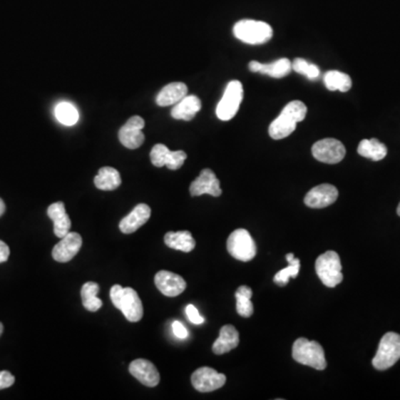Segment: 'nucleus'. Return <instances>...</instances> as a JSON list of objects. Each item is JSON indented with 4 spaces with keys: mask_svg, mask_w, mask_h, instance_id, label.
I'll return each instance as SVG.
<instances>
[{
    "mask_svg": "<svg viewBox=\"0 0 400 400\" xmlns=\"http://www.w3.org/2000/svg\"><path fill=\"white\" fill-rule=\"evenodd\" d=\"M306 115L307 107L302 101H290L284 107L280 116L270 123V136L276 140L286 138L296 130V125L304 120Z\"/></svg>",
    "mask_w": 400,
    "mask_h": 400,
    "instance_id": "obj_1",
    "label": "nucleus"
},
{
    "mask_svg": "<svg viewBox=\"0 0 400 400\" xmlns=\"http://www.w3.org/2000/svg\"><path fill=\"white\" fill-rule=\"evenodd\" d=\"M111 299L128 322H139L144 316L143 302L136 290L131 287L123 288L120 284H115L111 289Z\"/></svg>",
    "mask_w": 400,
    "mask_h": 400,
    "instance_id": "obj_2",
    "label": "nucleus"
},
{
    "mask_svg": "<svg viewBox=\"0 0 400 400\" xmlns=\"http://www.w3.org/2000/svg\"><path fill=\"white\" fill-rule=\"evenodd\" d=\"M292 358L302 365L309 366L317 370L327 367L325 352L319 342L298 338L292 345Z\"/></svg>",
    "mask_w": 400,
    "mask_h": 400,
    "instance_id": "obj_3",
    "label": "nucleus"
},
{
    "mask_svg": "<svg viewBox=\"0 0 400 400\" xmlns=\"http://www.w3.org/2000/svg\"><path fill=\"white\" fill-rule=\"evenodd\" d=\"M232 31L237 39L248 45H262L272 37V26L252 19H244L235 24Z\"/></svg>",
    "mask_w": 400,
    "mask_h": 400,
    "instance_id": "obj_4",
    "label": "nucleus"
},
{
    "mask_svg": "<svg viewBox=\"0 0 400 400\" xmlns=\"http://www.w3.org/2000/svg\"><path fill=\"white\" fill-rule=\"evenodd\" d=\"M315 270L318 277L326 287H336L344 280L339 255L334 250L326 252L325 254L318 257L316 260Z\"/></svg>",
    "mask_w": 400,
    "mask_h": 400,
    "instance_id": "obj_5",
    "label": "nucleus"
},
{
    "mask_svg": "<svg viewBox=\"0 0 400 400\" xmlns=\"http://www.w3.org/2000/svg\"><path fill=\"white\" fill-rule=\"evenodd\" d=\"M400 359V335L389 332L383 336L378 346L373 366L377 370H387Z\"/></svg>",
    "mask_w": 400,
    "mask_h": 400,
    "instance_id": "obj_6",
    "label": "nucleus"
},
{
    "mask_svg": "<svg viewBox=\"0 0 400 400\" xmlns=\"http://www.w3.org/2000/svg\"><path fill=\"white\" fill-rule=\"evenodd\" d=\"M227 250L235 260L250 262L257 254L256 242L248 230L240 228L232 232L228 237Z\"/></svg>",
    "mask_w": 400,
    "mask_h": 400,
    "instance_id": "obj_7",
    "label": "nucleus"
},
{
    "mask_svg": "<svg viewBox=\"0 0 400 400\" xmlns=\"http://www.w3.org/2000/svg\"><path fill=\"white\" fill-rule=\"evenodd\" d=\"M244 97V88L240 81H232L227 85L224 96L219 101L216 113L220 120L228 121L236 116Z\"/></svg>",
    "mask_w": 400,
    "mask_h": 400,
    "instance_id": "obj_8",
    "label": "nucleus"
},
{
    "mask_svg": "<svg viewBox=\"0 0 400 400\" xmlns=\"http://www.w3.org/2000/svg\"><path fill=\"white\" fill-rule=\"evenodd\" d=\"M312 154L320 163L334 165L345 158L346 148L342 141L337 139L325 138L314 144Z\"/></svg>",
    "mask_w": 400,
    "mask_h": 400,
    "instance_id": "obj_9",
    "label": "nucleus"
},
{
    "mask_svg": "<svg viewBox=\"0 0 400 400\" xmlns=\"http://www.w3.org/2000/svg\"><path fill=\"white\" fill-rule=\"evenodd\" d=\"M150 159L155 167L160 168L166 166L170 170H177L182 168L187 159V154L183 150L171 151L165 145L157 144L151 149Z\"/></svg>",
    "mask_w": 400,
    "mask_h": 400,
    "instance_id": "obj_10",
    "label": "nucleus"
},
{
    "mask_svg": "<svg viewBox=\"0 0 400 400\" xmlns=\"http://www.w3.org/2000/svg\"><path fill=\"white\" fill-rule=\"evenodd\" d=\"M192 384L200 393H210L226 384V376L210 367H202L192 375Z\"/></svg>",
    "mask_w": 400,
    "mask_h": 400,
    "instance_id": "obj_11",
    "label": "nucleus"
},
{
    "mask_svg": "<svg viewBox=\"0 0 400 400\" xmlns=\"http://www.w3.org/2000/svg\"><path fill=\"white\" fill-rule=\"evenodd\" d=\"M145 120L140 116H133L121 127L118 133L121 144L128 149H137L144 144L145 135L143 128Z\"/></svg>",
    "mask_w": 400,
    "mask_h": 400,
    "instance_id": "obj_12",
    "label": "nucleus"
},
{
    "mask_svg": "<svg viewBox=\"0 0 400 400\" xmlns=\"http://www.w3.org/2000/svg\"><path fill=\"white\" fill-rule=\"evenodd\" d=\"M339 193L334 185L322 184L310 189L304 196V202L310 208L322 209L334 204Z\"/></svg>",
    "mask_w": 400,
    "mask_h": 400,
    "instance_id": "obj_13",
    "label": "nucleus"
},
{
    "mask_svg": "<svg viewBox=\"0 0 400 400\" xmlns=\"http://www.w3.org/2000/svg\"><path fill=\"white\" fill-rule=\"evenodd\" d=\"M189 192L193 197L202 196L208 194L210 196L219 197L222 190L220 182L212 169H202V173L190 185Z\"/></svg>",
    "mask_w": 400,
    "mask_h": 400,
    "instance_id": "obj_14",
    "label": "nucleus"
},
{
    "mask_svg": "<svg viewBox=\"0 0 400 400\" xmlns=\"http://www.w3.org/2000/svg\"><path fill=\"white\" fill-rule=\"evenodd\" d=\"M155 284L161 294L167 297H177L186 289L187 284L184 278L174 272L160 270L155 276Z\"/></svg>",
    "mask_w": 400,
    "mask_h": 400,
    "instance_id": "obj_15",
    "label": "nucleus"
},
{
    "mask_svg": "<svg viewBox=\"0 0 400 400\" xmlns=\"http://www.w3.org/2000/svg\"><path fill=\"white\" fill-rule=\"evenodd\" d=\"M83 245V238L77 232H68L61 238V242L53 247V260L58 262H68L78 254Z\"/></svg>",
    "mask_w": 400,
    "mask_h": 400,
    "instance_id": "obj_16",
    "label": "nucleus"
},
{
    "mask_svg": "<svg viewBox=\"0 0 400 400\" xmlns=\"http://www.w3.org/2000/svg\"><path fill=\"white\" fill-rule=\"evenodd\" d=\"M129 373L147 387H156L160 381V375L156 366L149 360H133L129 365Z\"/></svg>",
    "mask_w": 400,
    "mask_h": 400,
    "instance_id": "obj_17",
    "label": "nucleus"
},
{
    "mask_svg": "<svg viewBox=\"0 0 400 400\" xmlns=\"http://www.w3.org/2000/svg\"><path fill=\"white\" fill-rule=\"evenodd\" d=\"M151 216V209L148 205L139 204L119 222V230L123 234H133L141 226H144Z\"/></svg>",
    "mask_w": 400,
    "mask_h": 400,
    "instance_id": "obj_18",
    "label": "nucleus"
},
{
    "mask_svg": "<svg viewBox=\"0 0 400 400\" xmlns=\"http://www.w3.org/2000/svg\"><path fill=\"white\" fill-rule=\"evenodd\" d=\"M248 68L252 73H260L270 76L272 78H282L289 75L292 71V61L287 58H280L270 63H260L258 61H250Z\"/></svg>",
    "mask_w": 400,
    "mask_h": 400,
    "instance_id": "obj_19",
    "label": "nucleus"
},
{
    "mask_svg": "<svg viewBox=\"0 0 400 400\" xmlns=\"http://www.w3.org/2000/svg\"><path fill=\"white\" fill-rule=\"evenodd\" d=\"M47 215L53 222V232L58 238H63L71 232V220L66 212L65 204L61 202L51 205L47 209Z\"/></svg>",
    "mask_w": 400,
    "mask_h": 400,
    "instance_id": "obj_20",
    "label": "nucleus"
},
{
    "mask_svg": "<svg viewBox=\"0 0 400 400\" xmlns=\"http://www.w3.org/2000/svg\"><path fill=\"white\" fill-rule=\"evenodd\" d=\"M202 109V101L195 95H187L171 109V117L177 120H192Z\"/></svg>",
    "mask_w": 400,
    "mask_h": 400,
    "instance_id": "obj_21",
    "label": "nucleus"
},
{
    "mask_svg": "<svg viewBox=\"0 0 400 400\" xmlns=\"http://www.w3.org/2000/svg\"><path fill=\"white\" fill-rule=\"evenodd\" d=\"M240 345V334L232 325H225L219 332V337L212 345V352L216 355H224Z\"/></svg>",
    "mask_w": 400,
    "mask_h": 400,
    "instance_id": "obj_22",
    "label": "nucleus"
},
{
    "mask_svg": "<svg viewBox=\"0 0 400 400\" xmlns=\"http://www.w3.org/2000/svg\"><path fill=\"white\" fill-rule=\"evenodd\" d=\"M187 93H188V87L184 83H169L159 91L156 98L157 105L161 107L176 105L187 96Z\"/></svg>",
    "mask_w": 400,
    "mask_h": 400,
    "instance_id": "obj_23",
    "label": "nucleus"
},
{
    "mask_svg": "<svg viewBox=\"0 0 400 400\" xmlns=\"http://www.w3.org/2000/svg\"><path fill=\"white\" fill-rule=\"evenodd\" d=\"M165 244L169 248L184 252H193L196 247L194 237H193L192 232H188V230L167 232L165 235Z\"/></svg>",
    "mask_w": 400,
    "mask_h": 400,
    "instance_id": "obj_24",
    "label": "nucleus"
},
{
    "mask_svg": "<svg viewBox=\"0 0 400 400\" xmlns=\"http://www.w3.org/2000/svg\"><path fill=\"white\" fill-rule=\"evenodd\" d=\"M95 186L101 190L109 192L115 190L121 185V177L119 171L113 167H103L99 169L98 175L93 179Z\"/></svg>",
    "mask_w": 400,
    "mask_h": 400,
    "instance_id": "obj_25",
    "label": "nucleus"
},
{
    "mask_svg": "<svg viewBox=\"0 0 400 400\" xmlns=\"http://www.w3.org/2000/svg\"><path fill=\"white\" fill-rule=\"evenodd\" d=\"M358 154L374 161L383 160L387 156V147L378 139H364L358 145Z\"/></svg>",
    "mask_w": 400,
    "mask_h": 400,
    "instance_id": "obj_26",
    "label": "nucleus"
},
{
    "mask_svg": "<svg viewBox=\"0 0 400 400\" xmlns=\"http://www.w3.org/2000/svg\"><path fill=\"white\" fill-rule=\"evenodd\" d=\"M99 284L95 282H88L81 287V302L83 307L88 312H98L103 307V302L98 298Z\"/></svg>",
    "mask_w": 400,
    "mask_h": 400,
    "instance_id": "obj_27",
    "label": "nucleus"
},
{
    "mask_svg": "<svg viewBox=\"0 0 400 400\" xmlns=\"http://www.w3.org/2000/svg\"><path fill=\"white\" fill-rule=\"evenodd\" d=\"M326 88L332 91H342L346 93L352 88V81L347 73L338 71H330L324 77Z\"/></svg>",
    "mask_w": 400,
    "mask_h": 400,
    "instance_id": "obj_28",
    "label": "nucleus"
},
{
    "mask_svg": "<svg viewBox=\"0 0 400 400\" xmlns=\"http://www.w3.org/2000/svg\"><path fill=\"white\" fill-rule=\"evenodd\" d=\"M237 312L242 317L248 318L254 314V304L252 302V290L248 286H240L236 294Z\"/></svg>",
    "mask_w": 400,
    "mask_h": 400,
    "instance_id": "obj_29",
    "label": "nucleus"
},
{
    "mask_svg": "<svg viewBox=\"0 0 400 400\" xmlns=\"http://www.w3.org/2000/svg\"><path fill=\"white\" fill-rule=\"evenodd\" d=\"M56 118L65 126H73L79 119L78 111L73 103H59L55 108Z\"/></svg>",
    "mask_w": 400,
    "mask_h": 400,
    "instance_id": "obj_30",
    "label": "nucleus"
},
{
    "mask_svg": "<svg viewBox=\"0 0 400 400\" xmlns=\"http://www.w3.org/2000/svg\"><path fill=\"white\" fill-rule=\"evenodd\" d=\"M292 69H294L296 73L306 76L310 81H316V79L320 77V69L318 68L317 66L314 65V63H308V61H304V59L296 58L292 61Z\"/></svg>",
    "mask_w": 400,
    "mask_h": 400,
    "instance_id": "obj_31",
    "label": "nucleus"
},
{
    "mask_svg": "<svg viewBox=\"0 0 400 400\" xmlns=\"http://www.w3.org/2000/svg\"><path fill=\"white\" fill-rule=\"evenodd\" d=\"M300 262L296 264H289V266L286 267L284 270L278 272L275 275L274 282L275 284H278L280 287H284L289 282L290 278H296L299 274Z\"/></svg>",
    "mask_w": 400,
    "mask_h": 400,
    "instance_id": "obj_32",
    "label": "nucleus"
},
{
    "mask_svg": "<svg viewBox=\"0 0 400 400\" xmlns=\"http://www.w3.org/2000/svg\"><path fill=\"white\" fill-rule=\"evenodd\" d=\"M186 314L187 316H188V319L190 320L193 324H195V325H202V322H205L202 316H200L197 308L193 306V304H188V306H187Z\"/></svg>",
    "mask_w": 400,
    "mask_h": 400,
    "instance_id": "obj_33",
    "label": "nucleus"
},
{
    "mask_svg": "<svg viewBox=\"0 0 400 400\" xmlns=\"http://www.w3.org/2000/svg\"><path fill=\"white\" fill-rule=\"evenodd\" d=\"M15 384V377L7 370H0V390L11 387Z\"/></svg>",
    "mask_w": 400,
    "mask_h": 400,
    "instance_id": "obj_34",
    "label": "nucleus"
},
{
    "mask_svg": "<svg viewBox=\"0 0 400 400\" xmlns=\"http://www.w3.org/2000/svg\"><path fill=\"white\" fill-rule=\"evenodd\" d=\"M173 330H174L175 336L180 338V339H186L188 337V330L186 329V327L180 322H174Z\"/></svg>",
    "mask_w": 400,
    "mask_h": 400,
    "instance_id": "obj_35",
    "label": "nucleus"
},
{
    "mask_svg": "<svg viewBox=\"0 0 400 400\" xmlns=\"http://www.w3.org/2000/svg\"><path fill=\"white\" fill-rule=\"evenodd\" d=\"M9 255H11L9 247L3 240H0V264L7 262Z\"/></svg>",
    "mask_w": 400,
    "mask_h": 400,
    "instance_id": "obj_36",
    "label": "nucleus"
},
{
    "mask_svg": "<svg viewBox=\"0 0 400 400\" xmlns=\"http://www.w3.org/2000/svg\"><path fill=\"white\" fill-rule=\"evenodd\" d=\"M6 212V205L3 199L0 198V217L3 216Z\"/></svg>",
    "mask_w": 400,
    "mask_h": 400,
    "instance_id": "obj_37",
    "label": "nucleus"
},
{
    "mask_svg": "<svg viewBox=\"0 0 400 400\" xmlns=\"http://www.w3.org/2000/svg\"><path fill=\"white\" fill-rule=\"evenodd\" d=\"M4 332V325L3 324H1V322H0V336H1V334H3Z\"/></svg>",
    "mask_w": 400,
    "mask_h": 400,
    "instance_id": "obj_38",
    "label": "nucleus"
},
{
    "mask_svg": "<svg viewBox=\"0 0 400 400\" xmlns=\"http://www.w3.org/2000/svg\"><path fill=\"white\" fill-rule=\"evenodd\" d=\"M397 214H398V216L400 217V202H399V205H398V207H397Z\"/></svg>",
    "mask_w": 400,
    "mask_h": 400,
    "instance_id": "obj_39",
    "label": "nucleus"
}]
</instances>
